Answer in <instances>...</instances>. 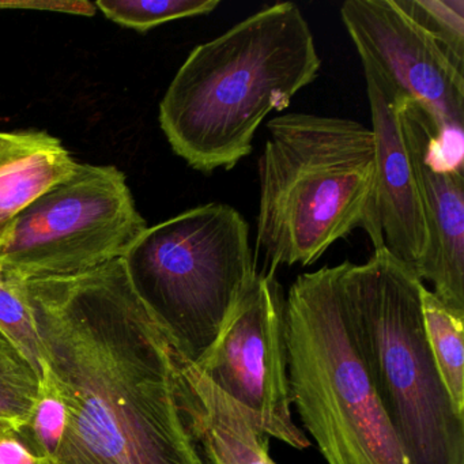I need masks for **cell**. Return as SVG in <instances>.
<instances>
[{
    "instance_id": "cell-1",
    "label": "cell",
    "mask_w": 464,
    "mask_h": 464,
    "mask_svg": "<svg viewBox=\"0 0 464 464\" xmlns=\"http://www.w3.org/2000/svg\"><path fill=\"white\" fill-rule=\"evenodd\" d=\"M26 287L44 373L70 414L61 450L45 464H208L179 401L180 349L123 259Z\"/></svg>"
},
{
    "instance_id": "cell-2",
    "label": "cell",
    "mask_w": 464,
    "mask_h": 464,
    "mask_svg": "<svg viewBox=\"0 0 464 464\" xmlns=\"http://www.w3.org/2000/svg\"><path fill=\"white\" fill-rule=\"evenodd\" d=\"M320 67L300 7H265L191 51L160 102V126L192 169H233L263 121L286 110Z\"/></svg>"
},
{
    "instance_id": "cell-3",
    "label": "cell",
    "mask_w": 464,
    "mask_h": 464,
    "mask_svg": "<svg viewBox=\"0 0 464 464\" xmlns=\"http://www.w3.org/2000/svg\"><path fill=\"white\" fill-rule=\"evenodd\" d=\"M259 159L257 249L270 273L308 267L353 230L384 248L374 216V135L352 119L285 113Z\"/></svg>"
},
{
    "instance_id": "cell-4",
    "label": "cell",
    "mask_w": 464,
    "mask_h": 464,
    "mask_svg": "<svg viewBox=\"0 0 464 464\" xmlns=\"http://www.w3.org/2000/svg\"><path fill=\"white\" fill-rule=\"evenodd\" d=\"M425 286L385 248L343 263L355 346L409 464H464V415L445 390L426 339Z\"/></svg>"
},
{
    "instance_id": "cell-5",
    "label": "cell",
    "mask_w": 464,
    "mask_h": 464,
    "mask_svg": "<svg viewBox=\"0 0 464 464\" xmlns=\"http://www.w3.org/2000/svg\"><path fill=\"white\" fill-rule=\"evenodd\" d=\"M292 406L327 464H409L355 346L343 263L303 274L285 303Z\"/></svg>"
},
{
    "instance_id": "cell-6",
    "label": "cell",
    "mask_w": 464,
    "mask_h": 464,
    "mask_svg": "<svg viewBox=\"0 0 464 464\" xmlns=\"http://www.w3.org/2000/svg\"><path fill=\"white\" fill-rule=\"evenodd\" d=\"M123 262L138 295L192 362L210 349L257 273L248 224L222 203L148 227Z\"/></svg>"
},
{
    "instance_id": "cell-7",
    "label": "cell",
    "mask_w": 464,
    "mask_h": 464,
    "mask_svg": "<svg viewBox=\"0 0 464 464\" xmlns=\"http://www.w3.org/2000/svg\"><path fill=\"white\" fill-rule=\"evenodd\" d=\"M148 227L121 170L81 164L21 213L0 267L26 281L80 276L123 259Z\"/></svg>"
},
{
    "instance_id": "cell-8",
    "label": "cell",
    "mask_w": 464,
    "mask_h": 464,
    "mask_svg": "<svg viewBox=\"0 0 464 464\" xmlns=\"http://www.w3.org/2000/svg\"><path fill=\"white\" fill-rule=\"evenodd\" d=\"M285 303L276 274H255L210 349L194 363L268 437L303 450L311 441L293 418Z\"/></svg>"
},
{
    "instance_id": "cell-9",
    "label": "cell",
    "mask_w": 464,
    "mask_h": 464,
    "mask_svg": "<svg viewBox=\"0 0 464 464\" xmlns=\"http://www.w3.org/2000/svg\"><path fill=\"white\" fill-rule=\"evenodd\" d=\"M341 17L363 67L425 108L437 134L463 131L464 59L418 25L395 0H347Z\"/></svg>"
},
{
    "instance_id": "cell-10",
    "label": "cell",
    "mask_w": 464,
    "mask_h": 464,
    "mask_svg": "<svg viewBox=\"0 0 464 464\" xmlns=\"http://www.w3.org/2000/svg\"><path fill=\"white\" fill-rule=\"evenodd\" d=\"M398 118L417 181L428 246L415 276L448 308L464 312L463 170L436 167L426 143L436 123L425 108L399 94Z\"/></svg>"
},
{
    "instance_id": "cell-11",
    "label": "cell",
    "mask_w": 464,
    "mask_h": 464,
    "mask_svg": "<svg viewBox=\"0 0 464 464\" xmlns=\"http://www.w3.org/2000/svg\"><path fill=\"white\" fill-rule=\"evenodd\" d=\"M363 67V66H362ZM374 135V216L382 246L417 271L428 236L414 170L398 118L399 94L363 67Z\"/></svg>"
},
{
    "instance_id": "cell-12",
    "label": "cell",
    "mask_w": 464,
    "mask_h": 464,
    "mask_svg": "<svg viewBox=\"0 0 464 464\" xmlns=\"http://www.w3.org/2000/svg\"><path fill=\"white\" fill-rule=\"evenodd\" d=\"M178 390L187 425L208 464H276L267 434L181 352Z\"/></svg>"
},
{
    "instance_id": "cell-13",
    "label": "cell",
    "mask_w": 464,
    "mask_h": 464,
    "mask_svg": "<svg viewBox=\"0 0 464 464\" xmlns=\"http://www.w3.org/2000/svg\"><path fill=\"white\" fill-rule=\"evenodd\" d=\"M80 162L47 131H0V251L37 198L72 178Z\"/></svg>"
},
{
    "instance_id": "cell-14",
    "label": "cell",
    "mask_w": 464,
    "mask_h": 464,
    "mask_svg": "<svg viewBox=\"0 0 464 464\" xmlns=\"http://www.w3.org/2000/svg\"><path fill=\"white\" fill-rule=\"evenodd\" d=\"M423 325L434 363L459 414L464 415V312L448 308L422 287Z\"/></svg>"
},
{
    "instance_id": "cell-15",
    "label": "cell",
    "mask_w": 464,
    "mask_h": 464,
    "mask_svg": "<svg viewBox=\"0 0 464 464\" xmlns=\"http://www.w3.org/2000/svg\"><path fill=\"white\" fill-rule=\"evenodd\" d=\"M0 333L28 361L40 380L44 374V357L26 279L0 267Z\"/></svg>"
},
{
    "instance_id": "cell-16",
    "label": "cell",
    "mask_w": 464,
    "mask_h": 464,
    "mask_svg": "<svg viewBox=\"0 0 464 464\" xmlns=\"http://www.w3.org/2000/svg\"><path fill=\"white\" fill-rule=\"evenodd\" d=\"M219 4V0H97L94 6L112 23L146 34L172 21L210 14Z\"/></svg>"
},
{
    "instance_id": "cell-17",
    "label": "cell",
    "mask_w": 464,
    "mask_h": 464,
    "mask_svg": "<svg viewBox=\"0 0 464 464\" xmlns=\"http://www.w3.org/2000/svg\"><path fill=\"white\" fill-rule=\"evenodd\" d=\"M69 418L66 399L50 374L44 373L31 420L20 431L21 436L39 458L45 463H50L61 450L69 426Z\"/></svg>"
},
{
    "instance_id": "cell-18",
    "label": "cell",
    "mask_w": 464,
    "mask_h": 464,
    "mask_svg": "<svg viewBox=\"0 0 464 464\" xmlns=\"http://www.w3.org/2000/svg\"><path fill=\"white\" fill-rule=\"evenodd\" d=\"M396 5L436 37L456 56L464 59L463 0H395Z\"/></svg>"
},
{
    "instance_id": "cell-19",
    "label": "cell",
    "mask_w": 464,
    "mask_h": 464,
    "mask_svg": "<svg viewBox=\"0 0 464 464\" xmlns=\"http://www.w3.org/2000/svg\"><path fill=\"white\" fill-rule=\"evenodd\" d=\"M40 377L29 363H0V423L20 433L31 420Z\"/></svg>"
},
{
    "instance_id": "cell-20",
    "label": "cell",
    "mask_w": 464,
    "mask_h": 464,
    "mask_svg": "<svg viewBox=\"0 0 464 464\" xmlns=\"http://www.w3.org/2000/svg\"><path fill=\"white\" fill-rule=\"evenodd\" d=\"M0 464H45L26 444L21 433L0 423Z\"/></svg>"
},
{
    "instance_id": "cell-21",
    "label": "cell",
    "mask_w": 464,
    "mask_h": 464,
    "mask_svg": "<svg viewBox=\"0 0 464 464\" xmlns=\"http://www.w3.org/2000/svg\"><path fill=\"white\" fill-rule=\"evenodd\" d=\"M29 363L14 346L10 343L9 339L0 333V363Z\"/></svg>"
}]
</instances>
